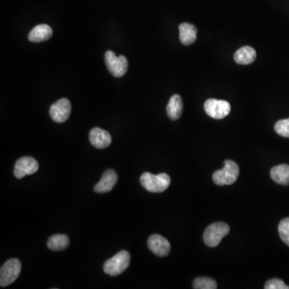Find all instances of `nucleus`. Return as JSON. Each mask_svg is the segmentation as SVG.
Segmentation results:
<instances>
[{"instance_id":"412c9836","label":"nucleus","mask_w":289,"mask_h":289,"mask_svg":"<svg viewBox=\"0 0 289 289\" xmlns=\"http://www.w3.org/2000/svg\"><path fill=\"white\" fill-rule=\"evenodd\" d=\"M274 128L278 134L283 137H289V118L276 122Z\"/></svg>"},{"instance_id":"f8f14e48","label":"nucleus","mask_w":289,"mask_h":289,"mask_svg":"<svg viewBox=\"0 0 289 289\" xmlns=\"http://www.w3.org/2000/svg\"><path fill=\"white\" fill-rule=\"evenodd\" d=\"M118 182V174L114 170H107L103 173L101 179L94 187L95 192L99 194L110 192Z\"/></svg>"},{"instance_id":"7ed1b4c3","label":"nucleus","mask_w":289,"mask_h":289,"mask_svg":"<svg viewBox=\"0 0 289 289\" xmlns=\"http://www.w3.org/2000/svg\"><path fill=\"white\" fill-rule=\"evenodd\" d=\"M224 163V167L213 174V181L216 185H231L239 177V167L237 163L231 160H226Z\"/></svg>"},{"instance_id":"9b49d317","label":"nucleus","mask_w":289,"mask_h":289,"mask_svg":"<svg viewBox=\"0 0 289 289\" xmlns=\"http://www.w3.org/2000/svg\"><path fill=\"white\" fill-rule=\"evenodd\" d=\"M89 141L93 147L102 150L110 147L112 142V137L109 132L96 127L93 128L89 133Z\"/></svg>"},{"instance_id":"ddd939ff","label":"nucleus","mask_w":289,"mask_h":289,"mask_svg":"<svg viewBox=\"0 0 289 289\" xmlns=\"http://www.w3.org/2000/svg\"><path fill=\"white\" fill-rule=\"evenodd\" d=\"M257 58V52L250 46H244L238 49L234 55L235 61L242 65L251 64Z\"/></svg>"},{"instance_id":"a211bd4d","label":"nucleus","mask_w":289,"mask_h":289,"mask_svg":"<svg viewBox=\"0 0 289 289\" xmlns=\"http://www.w3.org/2000/svg\"><path fill=\"white\" fill-rule=\"evenodd\" d=\"M48 248L54 251L65 250L69 245V239L65 235H53L47 242Z\"/></svg>"},{"instance_id":"dca6fc26","label":"nucleus","mask_w":289,"mask_h":289,"mask_svg":"<svg viewBox=\"0 0 289 289\" xmlns=\"http://www.w3.org/2000/svg\"><path fill=\"white\" fill-rule=\"evenodd\" d=\"M183 103L181 96L177 94L172 96L166 107L168 117L173 121L179 119L183 114Z\"/></svg>"},{"instance_id":"f257e3e1","label":"nucleus","mask_w":289,"mask_h":289,"mask_svg":"<svg viewBox=\"0 0 289 289\" xmlns=\"http://www.w3.org/2000/svg\"><path fill=\"white\" fill-rule=\"evenodd\" d=\"M140 183L144 189L150 192L162 193L170 187V177L167 173H162L155 175L146 172L140 177Z\"/></svg>"},{"instance_id":"4468645a","label":"nucleus","mask_w":289,"mask_h":289,"mask_svg":"<svg viewBox=\"0 0 289 289\" xmlns=\"http://www.w3.org/2000/svg\"><path fill=\"white\" fill-rule=\"evenodd\" d=\"M52 35V29L47 24H40L35 26L30 31L28 40L31 42L40 43L48 41Z\"/></svg>"},{"instance_id":"20e7f679","label":"nucleus","mask_w":289,"mask_h":289,"mask_svg":"<svg viewBox=\"0 0 289 289\" xmlns=\"http://www.w3.org/2000/svg\"><path fill=\"white\" fill-rule=\"evenodd\" d=\"M229 232V226L225 223L217 222L210 224L203 234L205 244L210 247H217L223 238L228 235Z\"/></svg>"},{"instance_id":"2eb2a0df","label":"nucleus","mask_w":289,"mask_h":289,"mask_svg":"<svg viewBox=\"0 0 289 289\" xmlns=\"http://www.w3.org/2000/svg\"><path fill=\"white\" fill-rule=\"evenodd\" d=\"M179 39L184 45H191L197 39V28L191 23H183L179 25Z\"/></svg>"},{"instance_id":"aec40b11","label":"nucleus","mask_w":289,"mask_h":289,"mask_svg":"<svg viewBox=\"0 0 289 289\" xmlns=\"http://www.w3.org/2000/svg\"><path fill=\"white\" fill-rule=\"evenodd\" d=\"M278 231L280 239L289 247V218L284 219L279 223Z\"/></svg>"},{"instance_id":"f3484780","label":"nucleus","mask_w":289,"mask_h":289,"mask_svg":"<svg viewBox=\"0 0 289 289\" xmlns=\"http://www.w3.org/2000/svg\"><path fill=\"white\" fill-rule=\"evenodd\" d=\"M270 174L272 179L278 184L289 185V166L287 164H281L272 168Z\"/></svg>"},{"instance_id":"4be33fe9","label":"nucleus","mask_w":289,"mask_h":289,"mask_svg":"<svg viewBox=\"0 0 289 289\" xmlns=\"http://www.w3.org/2000/svg\"><path fill=\"white\" fill-rule=\"evenodd\" d=\"M265 289H289V286L286 285L283 280L279 279H269L264 286Z\"/></svg>"},{"instance_id":"6ab92c4d","label":"nucleus","mask_w":289,"mask_h":289,"mask_svg":"<svg viewBox=\"0 0 289 289\" xmlns=\"http://www.w3.org/2000/svg\"><path fill=\"white\" fill-rule=\"evenodd\" d=\"M193 287L195 289H215L217 288V283L211 278L199 277L193 282Z\"/></svg>"},{"instance_id":"9d476101","label":"nucleus","mask_w":289,"mask_h":289,"mask_svg":"<svg viewBox=\"0 0 289 289\" xmlns=\"http://www.w3.org/2000/svg\"><path fill=\"white\" fill-rule=\"evenodd\" d=\"M148 247L158 257H166L170 251V244L166 238L160 235H153L149 238Z\"/></svg>"},{"instance_id":"1a4fd4ad","label":"nucleus","mask_w":289,"mask_h":289,"mask_svg":"<svg viewBox=\"0 0 289 289\" xmlns=\"http://www.w3.org/2000/svg\"><path fill=\"white\" fill-rule=\"evenodd\" d=\"M39 169V164L35 158L31 157H23L16 162L14 174L16 178H23L27 175H31L37 173Z\"/></svg>"},{"instance_id":"0eeeda50","label":"nucleus","mask_w":289,"mask_h":289,"mask_svg":"<svg viewBox=\"0 0 289 289\" xmlns=\"http://www.w3.org/2000/svg\"><path fill=\"white\" fill-rule=\"evenodd\" d=\"M205 112L214 119H224L231 112V104L224 100L209 99L204 104Z\"/></svg>"},{"instance_id":"6e6552de","label":"nucleus","mask_w":289,"mask_h":289,"mask_svg":"<svg viewBox=\"0 0 289 289\" xmlns=\"http://www.w3.org/2000/svg\"><path fill=\"white\" fill-rule=\"evenodd\" d=\"M71 103L66 98H61L56 103L52 104L49 114L56 123H63L66 122L71 114Z\"/></svg>"},{"instance_id":"f03ea898","label":"nucleus","mask_w":289,"mask_h":289,"mask_svg":"<svg viewBox=\"0 0 289 289\" xmlns=\"http://www.w3.org/2000/svg\"><path fill=\"white\" fill-rule=\"evenodd\" d=\"M130 255L126 250H121L112 258L106 260L104 264V272L111 276H119L129 268Z\"/></svg>"},{"instance_id":"423d86ee","label":"nucleus","mask_w":289,"mask_h":289,"mask_svg":"<svg viewBox=\"0 0 289 289\" xmlns=\"http://www.w3.org/2000/svg\"><path fill=\"white\" fill-rule=\"evenodd\" d=\"M106 66L110 74L115 77H122L128 69V60L125 56H116L113 51H107L104 54Z\"/></svg>"},{"instance_id":"39448f33","label":"nucleus","mask_w":289,"mask_h":289,"mask_svg":"<svg viewBox=\"0 0 289 289\" xmlns=\"http://www.w3.org/2000/svg\"><path fill=\"white\" fill-rule=\"evenodd\" d=\"M21 263L17 259H11L0 270V285L7 287L16 281L21 272Z\"/></svg>"}]
</instances>
